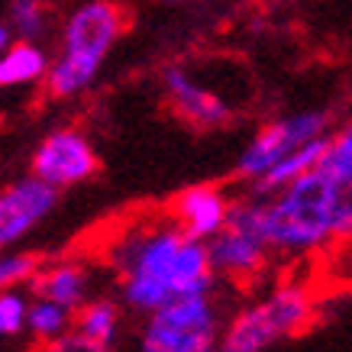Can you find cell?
Wrapping results in <instances>:
<instances>
[{
    "mask_svg": "<svg viewBox=\"0 0 352 352\" xmlns=\"http://www.w3.org/2000/svg\"><path fill=\"white\" fill-rule=\"evenodd\" d=\"M323 133H330V113L327 110H304V113L272 120L239 152V159H236V178L258 182L275 162H281L288 152H294L298 146L310 142V139L323 136Z\"/></svg>",
    "mask_w": 352,
    "mask_h": 352,
    "instance_id": "52a82bcc",
    "label": "cell"
},
{
    "mask_svg": "<svg viewBox=\"0 0 352 352\" xmlns=\"http://www.w3.org/2000/svg\"><path fill=\"white\" fill-rule=\"evenodd\" d=\"M52 20V7L49 0H10V13H7V26L16 32L20 39H39L49 30Z\"/></svg>",
    "mask_w": 352,
    "mask_h": 352,
    "instance_id": "e0dca14e",
    "label": "cell"
},
{
    "mask_svg": "<svg viewBox=\"0 0 352 352\" xmlns=\"http://www.w3.org/2000/svg\"><path fill=\"white\" fill-rule=\"evenodd\" d=\"M13 43V32H10V26H7V23H0V52H3V49H7V45Z\"/></svg>",
    "mask_w": 352,
    "mask_h": 352,
    "instance_id": "603a6c76",
    "label": "cell"
},
{
    "mask_svg": "<svg viewBox=\"0 0 352 352\" xmlns=\"http://www.w3.org/2000/svg\"><path fill=\"white\" fill-rule=\"evenodd\" d=\"M207 256L217 278H256L265 268L272 249L265 239V194L249 191L239 201H230L226 223L207 239Z\"/></svg>",
    "mask_w": 352,
    "mask_h": 352,
    "instance_id": "5b68a950",
    "label": "cell"
},
{
    "mask_svg": "<svg viewBox=\"0 0 352 352\" xmlns=\"http://www.w3.org/2000/svg\"><path fill=\"white\" fill-rule=\"evenodd\" d=\"M336 182L323 165L294 178L281 191L265 194V239L272 256H314L333 249Z\"/></svg>",
    "mask_w": 352,
    "mask_h": 352,
    "instance_id": "7a4b0ae2",
    "label": "cell"
},
{
    "mask_svg": "<svg viewBox=\"0 0 352 352\" xmlns=\"http://www.w3.org/2000/svg\"><path fill=\"white\" fill-rule=\"evenodd\" d=\"M110 265L120 278V300L136 314L191 294H214L217 272L207 243L182 233L171 217L129 226L110 249Z\"/></svg>",
    "mask_w": 352,
    "mask_h": 352,
    "instance_id": "6da1fadb",
    "label": "cell"
},
{
    "mask_svg": "<svg viewBox=\"0 0 352 352\" xmlns=\"http://www.w3.org/2000/svg\"><path fill=\"white\" fill-rule=\"evenodd\" d=\"M320 165L327 171H333L336 178L352 182V123H346V126H340L336 133H330Z\"/></svg>",
    "mask_w": 352,
    "mask_h": 352,
    "instance_id": "d6986e66",
    "label": "cell"
},
{
    "mask_svg": "<svg viewBox=\"0 0 352 352\" xmlns=\"http://www.w3.org/2000/svg\"><path fill=\"white\" fill-rule=\"evenodd\" d=\"M126 30V10L117 0H91L81 3L62 30V52L49 62L45 91L49 97H78L94 85L100 65L107 62L110 49Z\"/></svg>",
    "mask_w": 352,
    "mask_h": 352,
    "instance_id": "3957f363",
    "label": "cell"
},
{
    "mask_svg": "<svg viewBox=\"0 0 352 352\" xmlns=\"http://www.w3.org/2000/svg\"><path fill=\"white\" fill-rule=\"evenodd\" d=\"M314 320V291L307 285H281L262 300L239 310L220 330L217 352H265L278 340H288Z\"/></svg>",
    "mask_w": 352,
    "mask_h": 352,
    "instance_id": "277c9868",
    "label": "cell"
},
{
    "mask_svg": "<svg viewBox=\"0 0 352 352\" xmlns=\"http://www.w3.org/2000/svg\"><path fill=\"white\" fill-rule=\"evenodd\" d=\"M230 214V194L217 184H191L171 201L168 217L182 226L184 236L191 239H210L223 230Z\"/></svg>",
    "mask_w": 352,
    "mask_h": 352,
    "instance_id": "8fae6325",
    "label": "cell"
},
{
    "mask_svg": "<svg viewBox=\"0 0 352 352\" xmlns=\"http://www.w3.org/2000/svg\"><path fill=\"white\" fill-rule=\"evenodd\" d=\"M30 288L36 298L55 300L68 310H78L87 300V268L75 258L39 265V272L30 278Z\"/></svg>",
    "mask_w": 352,
    "mask_h": 352,
    "instance_id": "7c38bea8",
    "label": "cell"
},
{
    "mask_svg": "<svg viewBox=\"0 0 352 352\" xmlns=\"http://www.w3.org/2000/svg\"><path fill=\"white\" fill-rule=\"evenodd\" d=\"M26 310H30V298L23 291H0V340H13L26 330Z\"/></svg>",
    "mask_w": 352,
    "mask_h": 352,
    "instance_id": "ffe728a7",
    "label": "cell"
},
{
    "mask_svg": "<svg viewBox=\"0 0 352 352\" xmlns=\"http://www.w3.org/2000/svg\"><path fill=\"white\" fill-rule=\"evenodd\" d=\"M162 87L168 94V104L175 107V113L194 129H223L233 120V107L226 104L223 97L210 91V87L197 85L182 65H168L162 72Z\"/></svg>",
    "mask_w": 352,
    "mask_h": 352,
    "instance_id": "30bf717a",
    "label": "cell"
},
{
    "mask_svg": "<svg viewBox=\"0 0 352 352\" xmlns=\"http://www.w3.org/2000/svg\"><path fill=\"white\" fill-rule=\"evenodd\" d=\"M39 265H43V256H39V252H13V249H0V291L30 285V278L39 272Z\"/></svg>",
    "mask_w": 352,
    "mask_h": 352,
    "instance_id": "ac0fdd59",
    "label": "cell"
},
{
    "mask_svg": "<svg viewBox=\"0 0 352 352\" xmlns=\"http://www.w3.org/2000/svg\"><path fill=\"white\" fill-rule=\"evenodd\" d=\"M49 72V55L32 39H16L0 52V87H20L43 81Z\"/></svg>",
    "mask_w": 352,
    "mask_h": 352,
    "instance_id": "5bb4252c",
    "label": "cell"
},
{
    "mask_svg": "<svg viewBox=\"0 0 352 352\" xmlns=\"http://www.w3.org/2000/svg\"><path fill=\"white\" fill-rule=\"evenodd\" d=\"M333 278L340 285H352V236L336 243V256H333Z\"/></svg>",
    "mask_w": 352,
    "mask_h": 352,
    "instance_id": "7402d4cb",
    "label": "cell"
},
{
    "mask_svg": "<svg viewBox=\"0 0 352 352\" xmlns=\"http://www.w3.org/2000/svg\"><path fill=\"white\" fill-rule=\"evenodd\" d=\"M165 3H194V0H165Z\"/></svg>",
    "mask_w": 352,
    "mask_h": 352,
    "instance_id": "cb8c5ba5",
    "label": "cell"
},
{
    "mask_svg": "<svg viewBox=\"0 0 352 352\" xmlns=\"http://www.w3.org/2000/svg\"><path fill=\"white\" fill-rule=\"evenodd\" d=\"M72 317H75V310L62 307L55 300L36 298L30 300V310H26V330L36 336V342L58 340V336L72 330Z\"/></svg>",
    "mask_w": 352,
    "mask_h": 352,
    "instance_id": "2e32d148",
    "label": "cell"
},
{
    "mask_svg": "<svg viewBox=\"0 0 352 352\" xmlns=\"http://www.w3.org/2000/svg\"><path fill=\"white\" fill-rule=\"evenodd\" d=\"M58 191L52 184L26 175L20 182L0 188V249H13L55 210Z\"/></svg>",
    "mask_w": 352,
    "mask_h": 352,
    "instance_id": "9c48e42d",
    "label": "cell"
},
{
    "mask_svg": "<svg viewBox=\"0 0 352 352\" xmlns=\"http://www.w3.org/2000/svg\"><path fill=\"white\" fill-rule=\"evenodd\" d=\"M120 304L107 298H97V300H85L81 307L75 310L72 317V330L85 340L97 342V346H113L120 336Z\"/></svg>",
    "mask_w": 352,
    "mask_h": 352,
    "instance_id": "9a60e30c",
    "label": "cell"
},
{
    "mask_svg": "<svg viewBox=\"0 0 352 352\" xmlns=\"http://www.w3.org/2000/svg\"><path fill=\"white\" fill-rule=\"evenodd\" d=\"M220 310L210 294H191L146 314L139 352H217Z\"/></svg>",
    "mask_w": 352,
    "mask_h": 352,
    "instance_id": "8992f818",
    "label": "cell"
},
{
    "mask_svg": "<svg viewBox=\"0 0 352 352\" xmlns=\"http://www.w3.org/2000/svg\"><path fill=\"white\" fill-rule=\"evenodd\" d=\"M32 352H113V346H97V342L78 336L75 330H68L65 336H58V340L39 342Z\"/></svg>",
    "mask_w": 352,
    "mask_h": 352,
    "instance_id": "44dd1931",
    "label": "cell"
},
{
    "mask_svg": "<svg viewBox=\"0 0 352 352\" xmlns=\"http://www.w3.org/2000/svg\"><path fill=\"white\" fill-rule=\"evenodd\" d=\"M327 139H330V133H323V136L310 139V142L298 146L294 152H288V155H285L281 162H275L258 182H252V191L256 194H275V191H281L285 184L294 182V178L307 175L310 168H317L320 159H323V152H327Z\"/></svg>",
    "mask_w": 352,
    "mask_h": 352,
    "instance_id": "4fadbf2b",
    "label": "cell"
},
{
    "mask_svg": "<svg viewBox=\"0 0 352 352\" xmlns=\"http://www.w3.org/2000/svg\"><path fill=\"white\" fill-rule=\"evenodd\" d=\"M97 171H100V159H97V149L91 146V139L81 129H68V126L49 133L36 146L30 162V175H36L45 184H52L55 191L91 182Z\"/></svg>",
    "mask_w": 352,
    "mask_h": 352,
    "instance_id": "ba28073f",
    "label": "cell"
}]
</instances>
